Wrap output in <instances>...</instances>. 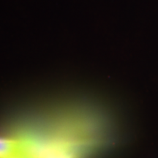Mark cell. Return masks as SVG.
<instances>
[{"instance_id": "cell-1", "label": "cell", "mask_w": 158, "mask_h": 158, "mask_svg": "<svg viewBox=\"0 0 158 158\" xmlns=\"http://www.w3.org/2000/svg\"><path fill=\"white\" fill-rule=\"evenodd\" d=\"M27 146L23 142L10 138H0V158L26 152Z\"/></svg>"}, {"instance_id": "cell-2", "label": "cell", "mask_w": 158, "mask_h": 158, "mask_svg": "<svg viewBox=\"0 0 158 158\" xmlns=\"http://www.w3.org/2000/svg\"><path fill=\"white\" fill-rule=\"evenodd\" d=\"M7 158H31V156L29 155L27 152H26L16 154V155H12L10 157H8Z\"/></svg>"}]
</instances>
